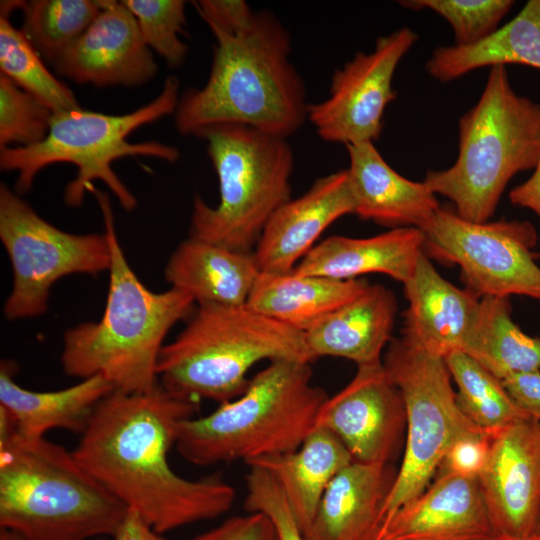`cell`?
Here are the masks:
<instances>
[{
	"label": "cell",
	"mask_w": 540,
	"mask_h": 540,
	"mask_svg": "<svg viewBox=\"0 0 540 540\" xmlns=\"http://www.w3.org/2000/svg\"><path fill=\"white\" fill-rule=\"evenodd\" d=\"M53 64L59 75L95 86L141 85L158 72L134 15L122 1L111 0H104L93 23Z\"/></svg>",
	"instance_id": "cell-16"
},
{
	"label": "cell",
	"mask_w": 540,
	"mask_h": 540,
	"mask_svg": "<svg viewBox=\"0 0 540 540\" xmlns=\"http://www.w3.org/2000/svg\"><path fill=\"white\" fill-rule=\"evenodd\" d=\"M353 461L334 434L315 427L295 451L258 458L246 465L263 468L274 477L303 534L311 526L330 482Z\"/></svg>",
	"instance_id": "cell-26"
},
{
	"label": "cell",
	"mask_w": 540,
	"mask_h": 540,
	"mask_svg": "<svg viewBox=\"0 0 540 540\" xmlns=\"http://www.w3.org/2000/svg\"><path fill=\"white\" fill-rule=\"evenodd\" d=\"M355 207L348 169L316 179L306 193L281 205L265 225L253 251L261 273L292 272L320 235L339 218L354 214Z\"/></svg>",
	"instance_id": "cell-17"
},
{
	"label": "cell",
	"mask_w": 540,
	"mask_h": 540,
	"mask_svg": "<svg viewBox=\"0 0 540 540\" xmlns=\"http://www.w3.org/2000/svg\"><path fill=\"white\" fill-rule=\"evenodd\" d=\"M508 297H481L475 324L462 352L501 381L540 371V337L513 321Z\"/></svg>",
	"instance_id": "cell-29"
},
{
	"label": "cell",
	"mask_w": 540,
	"mask_h": 540,
	"mask_svg": "<svg viewBox=\"0 0 540 540\" xmlns=\"http://www.w3.org/2000/svg\"><path fill=\"white\" fill-rule=\"evenodd\" d=\"M113 540H166L136 510L127 508L115 532Z\"/></svg>",
	"instance_id": "cell-41"
},
{
	"label": "cell",
	"mask_w": 540,
	"mask_h": 540,
	"mask_svg": "<svg viewBox=\"0 0 540 540\" xmlns=\"http://www.w3.org/2000/svg\"><path fill=\"white\" fill-rule=\"evenodd\" d=\"M397 313L392 291L369 284L355 299L334 310L304 333L311 361L339 357L358 366L382 362V352L390 343Z\"/></svg>",
	"instance_id": "cell-21"
},
{
	"label": "cell",
	"mask_w": 540,
	"mask_h": 540,
	"mask_svg": "<svg viewBox=\"0 0 540 540\" xmlns=\"http://www.w3.org/2000/svg\"><path fill=\"white\" fill-rule=\"evenodd\" d=\"M424 252L460 268L467 289L478 297L522 295L540 301L539 241L525 220L471 222L440 208L422 230Z\"/></svg>",
	"instance_id": "cell-12"
},
{
	"label": "cell",
	"mask_w": 540,
	"mask_h": 540,
	"mask_svg": "<svg viewBox=\"0 0 540 540\" xmlns=\"http://www.w3.org/2000/svg\"><path fill=\"white\" fill-rule=\"evenodd\" d=\"M0 540H26V539L9 530L0 529ZM94 540H107V538L100 537Z\"/></svg>",
	"instance_id": "cell-44"
},
{
	"label": "cell",
	"mask_w": 540,
	"mask_h": 540,
	"mask_svg": "<svg viewBox=\"0 0 540 540\" xmlns=\"http://www.w3.org/2000/svg\"><path fill=\"white\" fill-rule=\"evenodd\" d=\"M196 400L158 384L144 393L113 390L96 406L72 451L78 463L157 532L217 518L235 500L220 474L187 479L170 466L180 423L194 417Z\"/></svg>",
	"instance_id": "cell-1"
},
{
	"label": "cell",
	"mask_w": 540,
	"mask_h": 540,
	"mask_svg": "<svg viewBox=\"0 0 540 540\" xmlns=\"http://www.w3.org/2000/svg\"><path fill=\"white\" fill-rule=\"evenodd\" d=\"M220 201L195 196L189 237L237 252L254 251L273 213L291 199L294 156L287 139L241 125L204 131Z\"/></svg>",
	"instance_id": "cell-9"
},
{
	"label": "cell",
	"mask_w": 540,
	"mask_h": 540,
	"mask_svg": "<svg viewBox=\"0 0 540 540\" xmlns=\"http://www.w3.org/2000/svg\"><path fill=\"white\" fill-rule=\"evenodd\" d=\"M509 200L515 206L530 209L540 220V156L533 174L509 192Z\"/></svg>",
	"instance_id": "cell-42"
},
{
	"label": "cell",
	"mask_w": 540,
	"mask_h": 540,
	"mask_svg": "<svg viewBox=\"0 0 540 540\" xmlns=\"http://www.w3.org/2000/svg\"><path fill=\"white\" fill-rule=\"evenodd\" d=\"M399 4L412 10H431L451 26L455 44L476 43L499 27L513 7L512 0H403Z\"/></svg>",
	"instance_id": "cell-34"
},
{
	"label": "cell",
	"mask_w": 540,
	"mask_h": 540,
	"mask_svg": "<svg viewBox=\"0 0 540 540\" xmlns=\"http://www.w3.org/2000/svg\"><path fill=\"white\" fill-rule=\"evenodd\" d=\"M0 240L12 266V289L4 305L8 320L34 318L48 309L50 289L71 274L109 271L104 234H72L41 218L5 184L0 186Z\"/></svg>",
	"instance_id": "cell-11"
},
{
	"label": "cell",
	"mask_w": 540,
	"mask_h": 540,
	"mask_svg": "<svg viewBox=\"0 0 540 540\" xmlns=\"http://www.w3.org/2000/svg\"><path fill=\"white\" fill-rule=\"evenodd\" d=\"M507 64L540 69V0H529L512 20L476 43L436 48L425 69L435 80L450 82L476 69Z\"/></svg>",
	"instance_id": "cell-28"
},
{
	"label": "cell",
	"mask_w": 540,
	"mask_h": 540,
	"mask_svg": "<svg viewBox=\"0 0 540 540\" xmlns=\"http://www.w3.org/2000/svg\"><path fill=\"white\" fill-rule=\"evenodd\" d=\"M53 112L36 97L0 74V148L35 145L48 134Z\"/></svg>",
	"instance_id": "cell-35"
},
{
	"label": "cell",
	"mask_w": 540,
	"mask_h": 540,
	"mask_svg": "<svg viewBox=\"0 0 540 540\" xmlns=\"http://www.w3.org/2000/svg\"><path fill=\"white\" fill-rule=\"evenodd\" d=\"M496 535L526 537L540 521V421L528 416L492 432L478 478Z\"/></svg>",
	"instance_id": "cell-15"
},
{
	"label": "cell",
	"mask_w": 540,
	"mask_h": 540,
	"mask_svg": "<svg viewBox=\"0 0 540 540\" xmlns=\"http://www.w3.org/2000/svg\"><path fill=\"white\" fill-rule=\"evenodd\" d=\"M486 540H540V531H537L526 537H512V536L494 534L493 536H491L490 538Z\"/></svg>",
	"instance_id": "cell-43"
},
{
	"label": "cell",
	"mask_w": 540,
	"mask_h": 540,
	"mask_svg": "<svg viewBox=\"0 0 540 540\" xmlns=\"http://www.w3.org/2000/svg\"><path fill=\"white\" fill-rule=\"evenodd\" d=\"M194 5L210 30L237 35L246 30L255 12L243 0H200Z\"/></svg>",
	"instance_id": "cell-38"
},
{
	"label": "cell",
	"mask_w": 540,
	"mask_h": 540,
	"mask_svg": "<svg viewBox=\"0 0 540 540\" xmlns=\"http://www.w3.org/2000/svg\"><path fill=\"white\" fill-rule=\"evenodd\" d=\"M502 382L515 403L540 421V371L516 374Z\"/></svg>",
	"instance_id": "cell-40"
},
{
	"label": "cell",
	"mask_w": 540,
	"mask_h": 540,
	"mask_svg": "<svg viewBox=\"0 0 540 540\" xmlns=\"http://www.w3.org/2000/svg\"><path fill=\"white\" fill-rule=\"evenodd\" d=\"M16 372L14 361H1L0 409L24 438H43L53 429L81 435L98 403L114 390L103 375H94L64 389L33 391L16 383Z\"/></svg>",
	"instance_id": "cell-23"
},
{
	"label": "cell",
	"mask_w": 540,
	"mask_h": 540,
	"mask_svg": "<svg viewBox=\"0 0 540 540\" xmlns=\"http://www.w3.org/2000/svg\"><path fill=\"white\" fill-rule=\"evenodd\" d=\"M99 203L111 250L109 288L98 322H84L63 336L64 372L80 379L103 375L123 393H144L158 384L157 363L170 329L194 312L188 293L153 292L129 266L119 243L108 196L91 191Z\"/></svg>",
	"instance_id": "cell-3"
},
{
	"label": "cell",
	"mask_w": 540,
	"mask_h": 540,
	"mask_svg": "<svg viewBox=\"0 0 540 540\" xmlns=\"http://www.w3.org/2000/svg\"><path fill=\"white\" fill-rule=\"evenodd\" d=\"M458 156L424 182L471 222H487L509 181L540 156V104L517 94L505 66L490 68L478 102L459 119Z\"/></svg>",
	"instance_id": "cell-6"
},
{
	"label": "cell",
	"mask_w": 540,
	"mask_h": 540,
	"mask_svg": "<svg viewBox=\"0 0 540 540\" xmlns=\"http://www.w3.org/2000/svg\"><path fill=\"white\" fill-rule=\"evenodd\" d=\"M179 98V81L169 76L154 100L127 114L109 115L81 107L55 112L43 141L32 146L1 148L0 167L17 172L16 190L25 193L43 168L56 163L73 164L77 175L64 194L68 206H80L85 193L93 190V181L101 180L121 206L131 211L137 200L111 164L118 158L136 155L177 161L180 152L174 146L158 141L130 143L127 137L147 123L174 114Z\"/></svg>",
	"instance_id": "cell-8"
},
{
	"label": "cell",
	"mask_w": 540,
	"mask_h": 540,
	"mask_svg": "<svg viewBox=\"0 0 540 540\" xmlns=\"http://www.w3.org/2000/svg\"><path fill=\"white\" fill-rule=\"evenodd\" d=\"M377 535L382 540H486L494 532L478 480L436 474L420 495L381 522Z\"/></svg>",
	"instance_id": "cell-18"
},
{
	"label": "cell",
	"mask_w": 540,
	"mask_h": 540,
	"mask_svg": "<svg viewBox=\"0 0 540 540\" xmlns=\"http://www.w3.org/2000/svg\"><path fill=\"white\" fill-rule=\"evenodd\" d=\"M312 375L310 362L270 361L239 397L205 416L183 420L177 452L193 465L211 466L295 451L316 427L328 398Z\"/></svg>",
	"instance_id": "cell-5"
},
{
	"label": "cell",
	"mask_w": 540,
	"mask_h": 540,
	"mask_svg": "<svg viewBox=\"0 0 540 540\" xmlns=\"http://www.w3.org/2000/svg\"><path fill=\"white\" fill-rule=\"evenodd\" d=\"M188 540H279L274 525L264 514L254 512L226 519L216 527Z\"/></svg>",
	"instance_id": "cell-39"
},
{
	"label": "cell",
	"mask_w": 540,
	"mask_h": 540,
	"mask_svg": "<svg viewBox=\"0 0 540 540\" xmlns=\"http://www.w3.org/2000/svg\"><path fill=\"white\" fill-rule=\"evenodd\" d=\"M457 385L462 412L488 432L500 430L528 415L515 403L503 382L462 351L444 358Z\"/></svg>",
	"instance_id": "cell-31"
},
{
	"label": "cell",
	"mask_w": 540,
	"mask_h": 540,
	"mask_svg": "<svg viewBox=\"0 0 540 540\" xmlns=\"http://www.w3.org/2000/svg\"><path fill=\"white\" fill-rule=\"evenodd\" d=\"M246 475L244 507L262 513L274 525L279 540H304L288 502L274 477L265 469L250 466Z\"/></svg>",
	"instance_id": "cell-36"
},
{
	"label": "cell",
	"mask_w": 540,
	"mask_h": 540,
	"mask_svg": "<svg viewBox=\"0 0 540 540\" xmlns=\"http://www.w3.org/2000/svg\"><path fill=\"white\" fill-rule=\"evenodd\" d=\"M216 39L210 74L189 89L174 116L178 132L198 136L219 125H241L287 139L307 119L306 91L290 60L291 38L269 11L255 12L237 35L211 30Z\"/></svg>",
	"instance_id": "cell-2"
},
{
	"label": "cell",
	"mask_w": 540,
	"mask_h": 540,
	"mask_svg": "<svg viewBox=\"0 0 540 540\" xmlns=\"http://www.w3.org/2000/svg\"><path fill=\"white\" fill-rule=\"evenodd\" d=\"M134 15L140 34L149 49L156 51L171 68L181 66L188 46L181 40L186 24L185 1L124 0Z\"/></svg>",
	"instance_id": "cell-33"
},
{
	"label": "cell",
	"mask_w": 540,
	"mask_h": 540,
	"mask_svg": "<svg viewBox=\"0 0 540 540\" xmlns=\"http://www.w3.org/2000/svg\"><path fill=\"white\" fill-rule=\"evenodd\" d=\"M127 507L72 451L17 435L0 411V529L26 540L112 537Z\"/></svg>",
	"instance_id": "cell-4"
},
{
	"label": "cell",
	"mask_w": 540,
	"mask_h": 540,
	"mask_svg": "<svg viewBox=\"0 0 540 540\" xmlns=\"http://www.w3.org/2000/svg\"><path fill=\"white\" fill-rule=\"evenodd\" d=\"M379 528V527H378ZM368 540H382L378 537L377 535V530L375 531V533L368 539Z\"/></svg>",
	"instance_id": "cell-45"
},
{
	"label": "cell",
	"mask_w": 540,
	"mask_h": 540,
	"mask_svg": "<svg viewBox=\"0 0 540 540\" xmlns=\"http://www.w3.org/2000/svg\"><path fill=\"white\" fill-rule=\"evenodd\" d=\"M103 4L104 0L22 1V31L36 51L54 63L93 23Z\"/></svg>",
	"instance_id": "cell-32"
},
{
	"label": "cell",
	"mask_w": 540,
	"mask_h": 540,
	"mask_svg": "<svg viewBox=\"0 0 540 540\" xmlns=\"http://www.w3.org/2000/svg\"><path fill=\"white\" fill-rule=\"evenodd\" d=\"M537 531H540V521H539V525H538V529H537Z\"/></svg>",
	"instance_id": "cell-46"
},
{
	"label": "cell",
	"mask_w": 540,
	"mask_h": 540,
	"mask_svg": "<svg viewBox=\"0 0 540 540\" xmlns=\"http://www.w3.org/2000/svg\"><path fill=\"white\" fill-rule=\"evenodd\" d=\"M15 7H19V1L1 2V73L44 103L53 113L80 107L72 90L46 68L24 32L10 22L9 14Z\"/></svg>",
	"instance_id": "cell-30"
},
{
	"label": "cell",
	"mask_w": 540,
	"mask_h": 540,
	"mask_svg": "<svg viewBox=\"0 0 540 540\" xmlns=\"http://www.w3.org/2000/svg\"><path fill=\"white\" fill-rule=\"evenodd\" d=\"M403 286L408 306L402 336L442 358L463 351L480 297L444 279L424 251Z\"/></svg>",
	"instance_id": "cell-19"
},
{
	"label": "cell",
	"mask_w": 540,
	"mask_h": 540,
	"mask_svg": "<svg viewBox=\"0 0 540 540\" xmlns=\"http://www.w3.org/2000/svg\"><path fill=\"white\" fill-rule=\"evenodd\" d=\"M423 251L424 234L416 227L394 228L366 238L334 235L316 245L292 272L338 280L381 273L404 284Z\"/></svg>",
	"instance_id": "cell-22"
},
{
	"label": "cell",
	"mask_w": 540,
	"mask_h": 540,
	"mask_svg": "<svg viewBox=\"0 0 540 540\" xmlns=\"http://www.w3.org/2000/svg\"><path fill=\"white\" fill-rule=\"evenodd\" d=\"M492 432L474 428L460 434L448 447L436 474H453L477 479L490 454Z\"/></svg>",
	"instance_id": "cell-37"
},
{
	"label": "cell",
	"mask_w": 540,
	"mask_h": 540,
	"mask_svg": "<svg viewBox=\"0 0 540 540\" xmlns=\"http://www.w3.org/2000/svg\"><path fill=\"white\" fill-rule=\"evenodd\" d=\"M278 359L312 362L303 332L246 305L204 304L162 347L157 376L174 395L221 404L243 394L256 363Z\"/></svg>",
	"instance_id": "cell-7"
},
{
	"label": "cell",
	"mask_w": 540,
	"mask_h": 540,
	"mask_svg": "<svg viewBox=\"0 0 540 540\" xmlns=\"http://www.w3.org/2000/svg\"><path fill=\"white\" fill-rule=\"evenodd\" d=\"M382 363L403 396L407 436L381 522L429 486L456 437L480 428L460 409L444 358L402 336L390 341Z\"/></svg>",
	"instance_id": "cell-10"
},
{
	"label": "cell",
	"mask_w": 540,
	"mask_h": 540,
	"mask_svg": "<svg viewBox=\"0 0 540 540\" xmlns=\"http://www.w3.org/2000/svg\"><path fill=\"white\" fill-rule=\"evenodd\" d=\"M316 427L334 434L354 461L390 464L406 429V409L383 363L358 366L352 380L325 400Z\"/></svg>",
	"instance_id": "cell-14"
},
{
	"label": "cell",
	"mask_w": 540,
	"mask_h": 540,
	"mask_svg": "<svg viewBox=\"0 0 540 540\" xmlns=\"http://www.w3.org/2000/svg\"><path fill=\"white\" fill-rule=\"evenodd\" d=\"M261 271L253 252L244 253L188 237L168 260L164 276L172 288L198 305H246Z\"/></svg>",
	"instance_id": "cell-25"
},
{
	"label": "cell",
	"mask_w": 540,
	"mask_h": 540,
	"mask_svg": "<svg viewBox=\"0 0 540 540\" xmlns=\"http://www.w3.org/2000/svg\"><path fill=\"white\" fill-rule=\"evenodd\" d=\"M418 40L409 27L379 36L374 49L357 52L336 69L329 96L308 104L307 119L326 142L346 145L375 142L383 130L386 107L396 97L394 73L402 58Z\"/></svg>",
	"instance_id": "cell-13"
},
{
	"label": "cell",
	"mask_w": 540,
	"mask_h": 540,
	"mask_svg": "<svg viewBox=\"0 0 540 540\" xmlns=\"http://www.w3.org/2000/svg\"><path fill=\"white\" fill-rule=\"evenodd\" d=\"M356 207L365 221L391 229L423 230L441 208L437 195L424 181H412L395 171L373 142L346 145Z\"/></svg>",
	"instance_id": "cell-20"
},
{
	"label": "cell",
	"mask_w": 540,
	"mask_h": 540,
	"mask_svg": "<svg viewBox=\"0 0 540 540\" xmlns=\"http://www.w3.org/2000/svg\"><path fill=\"white\" fill-rule=\"evenodd\" d=\"M395 477L390 464L344 467L325 490L304 540H368L381 524Z\"/></svg>",
	"instance_id": "cell-24"
},
{
	"label": "cell",
	"mask_w": 540,
	"mask_h": 540,
	"mask_svg": "<svg viewBox=\"0 0 540 540\" xmlns=\"http://www.w3.org/2000/svg\"><path fill=\"white\" fill-rule=\"evenodd\" d=\"M369 283L322 276L260 273L246 306L305 332L334 310L359 296Z\"/></svg>",
	"instance_id": "cell-27"
}]
</instances>
